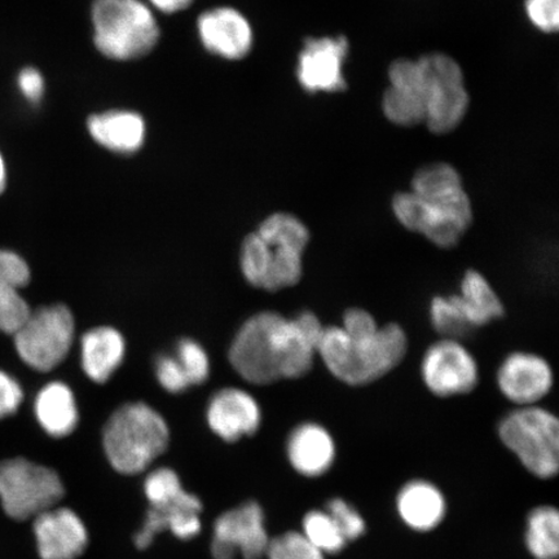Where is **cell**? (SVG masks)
I'll list each match as a JSON object with an SVG mask.
<instances>
[{
	"instance_id": "6da1fadb",
	"label": "cell",
	"mask_w": 559,
	"mask_h": 559,
	"mask_svg": "<svg viewBox=\"0 0 559 559\" xmlns=\"http://www.w3.org/2000/svg\"><path fill=\"white\" fill-rule=\"evenodd\" d=\"M324 326L311 311L295 319L264 311L241 326L229 348V361L245 381L271 384L310 372Z\"/></svg>"
},
{
	"instance_id": "7a4b0ae2",
	"label": "cell",
	"mask_w": 559,
	"mask_h": 559,
	"mask_svg": "<svg viewBox=\"0 0 559 559\" xmlns=\"http://www.w3.org/2000/svg\"><path fill=\"white\" fill-rule=\"evenodd\" d=\"M309 229L297 216L276 213L243 240L241 270L248 283L269 292L290 288L304 274Z\"/></svg>"
},
{
	"instance_id": "3957f363",
	"label": "cell",
	"mask_w": 559,
	"mask_h": 559,
	"mask_svg": "<svg viewBox=\"0 0 559 559\" xmlns=\"http://www.w3.org/2000/svg\"><path fill=\"white\" fill-rule=\"evenodd\" d=\"M407 349V334L391 323L365 338H352L341 326L324 328L318 354L335 379L365 386L400 366Z\"/></svg>"
},
{
	"instance_id": "277c9868",
	"label": "cell",
	"mask_w": 559,
	"mask_h": 559,
	"mask_svg": "<svg viewBox=\"0 0 559 559\" xmlns=\"http://www.w3.org/2000/svg\"><path fill=\"white\" fill-rule=\"evenodd\" d=\"M170 431L163 416L146 403H128L104 426L103 447L118 473L145 472L169 447Z\"/></svg>"
},
{
	"instance_id": "5b68a950",
	"label": "cell",
	"mask_w": 559,
	"mask_h": 559,
	"mask_svg": "<svg viewBox=\"0 0 559 559\" xmlns=\"http://www.w3.org/2000/svg\"><path fill=\"white\" fill-rule=\"evenodd\" d=\"M91 15L95 46L108 59H140L157 45L156 17L140 0H94Z\"/></svg>"
},
{
	"instance_id": "8992f818",
	"label": "cell",
	"mask_w": 559,
	"mask_h": 559,
	"mask_svg": "<svg viewBox=\"0 0 559 559\" xmlns=\"http://www.w3.org/2000/svg\"><path fill=\"white\" fill-rule=\"evenodd\" d=\"M499 438L534 477H556L559 469V423L551 412L537 405L516 408L501 419Z\"/></svg>"
},
{
	"instance_id": "52a82bcc",
	"label": "cell",
	"mask_w": 559,
	"mask_h": 559,
	"mask_svg": "<svg viewBox=\"0 0 559 559\" xmlns=\"http://www.w3.org/2000/svg\"><path fill=\"white\" fill-rule=\"evenodd\" d=\"M393 212L403 227L442 249L456 247L473 222L472 201L465 190L430 199L412 191L397 193Z\"/></svg>"
},
{
	"instance_id": "ba28073f",
	"label": "cell",
	"mask_w": 559,
	"mask_h": 559,
	"mask_svg": "<svg viewBox=\"0 0 559 559\" xmlns=\"http://www.w3.org/2000/svg\"><path fill=\"white\" fill-rule=\"evenodd\" d=\"M64 493V484L51 467L23 457L0 464V502L12 520H34L58 507Z\"/></svg>"
},
{
	"instance_id": "9c48e42d",
	"label": "cell",
	"mask_w": 559,
	"mask_h": 559,
	"mask_svg": "<svg viewBox=\"0 0 559 559\" xmlns=\"http://www.w3.org/2000/svg\"><path fill=\"white\" fill-rule=\"evenodd\" d=\"M74 318L64 305L32 310L13 333L16 353L27 367L50 372L66 360L74 340Z\"/></svg>"
},
{
	"instance_id": "30bf717a",
	"label": "cell",
	"mask_w": 559,
	"mask_h": 559,
	"mask_svg": "<svg viewBox=\"0 0 559 559\" xmlns=\"http://www.w3.org/2000/svg\"><path fill=\"white\" fill-rule=\"evenodd\" d=\"M417 61L424 79V123L435 134H447L464 120L469 107L463 70L450 56L442 53Z\"/></svg>"
},
{
	"instance_id": "8fae6325",
	"label": "cell",
	"mask_w": 559,
	"mask_h": 559,
	"mask_svg": "<svg viewBox=\"0 0 559 559\" xmlns=\"http://www.w3.org/2000/svg\"><path fill=\"white\" fill-rule=\"evenodd\" d=\"M270 540L262 507L247 501L216 519L210 550L214 559H264Z\"/></svg>"
},
{
	"instance_id": "7c38bea8",
	"label": "cell",
	"mask_w": 559,
	"mask_h": 559,
	"mask_svg": "<svg viewBox=\"0 0 559 559\" xmlns=\"http://www.w3.org/2000/svg\"><path fill=\"white\" fill-rule=\"evenodd\" d=\"M421 374L430 393L440 397L469 394L479 380L478 365L469 349L447 338L425 353Z\"/></svg>"
},
{
	"instance_id": "4fadbf2b",
	"label": "cell",
	"mask_w": 559,
	"mask_h": 559,
	"mask_svg": "<svg viewBox=\"0 0 559 559\" xmlns=\"http://www.w3.org/2000/svg\"><path fill=\"white\" fill-rule=\"evenodd\" d=\"M348 44L344 37L311 38L299 53L298 81L309 93H338L346 88L344 62Z\"/></svg>"
},
{
	"instance_id": "5bb4252c",
	"label": "cell",
	"mask_w": 559,
	"mask_h": 559,
	"mask_svg": "<svg viewBox=\"0 0 559 559\" xmlns=\"http://www.w3.org/2000/svg\"><path fill=\"white\" fill-rule=\"evenodd\" d=\"M33 533L40 559H76L88 544L85 523L64 507H53L35 516Z\"/></svg>"
},
{
	"instance_id": "9a60e30c",
	"label": "cell",
	"mask_w": 559,
	"mask_h": 559,
	"mask_svg": "<svg viewBox=\"0 0 559 559\" xmlns=\"http://www.w3.org/2000/svg\"><path fill=\"white\" fill-rule=\"evenodd\" d=\"M498 384L501 394L519 407L535 405L554 388V370L539 355L514 353L502 361Z\"/></svg>"
},
{
	"instance_id": "2e32d148",
	"label": "cell",
	"mask_w": 559,
	"mask_h": 559,
	"mask_svg": "<svg viewBox=\"0 0 559 559\" xmlns=\"http://www.w3.org/2000/svg\"><path fill=\"white\" fill-rule=\"evenodd\" d=\"M206 417L210 429L227 443L254 436L262 423L260 404L248 391L236 388L215 393Z\"/></svg>"
},
{
	"instance_id": "e0dca14e",
	"label": "cell",
	"mask_w": 559,
	"mask_h": 559,
	"mask_svg": "<svg viewBox=\"0 0 559 559\" xmlns=\"http://www.w3.org/2000/svg\"><path fill=\"white\" fill-rule=\"evenodd\" d=\"M198 26L202 45L223 59L240 60L250 52L253 45L249 21L229 7L202 13Z\"/></svg>"
},
{
	"instance_id": "ac0fdd59",
	"label": "cell",
	"mask_w": 559,
	"mask_h": 559,
	"mask_svg": "<svg viewBox=\"0 0 559 559\" xmlns=\"http://www.w3.org/2000/svg\"><path fill=\"white\" fill-rule=\"evenodd\" d=\"M286 456L298 474L307 478H319L332 469L337 457V447L323 425L305 423L290 432Z\"/></svg>"
},
{
	"instance_id": "d6986e66",
	"label": "cell",
	"mask_w": 559,
	"mask_h": 559,
	"mask_svg": "<svg viewBox=\"0 0 559 559\" xmlns=\"http://www.w3.org/2000/svg\"><path fill=\"white\" fill-rule=\"evenodd\" d=\"M201 512L202 502L193 493L169 504L150 507L143 527L135 535L136 547L150 548L155 537L164 531H170L180 540L193 539L201 533Z\"/></svg>"
},
{
	"instance_id": "ffe728a7",
	"label": "cell",
	"mask_w": 559,
	"mask_h": 559,
	"mask_svg": "<svg viewBox=\"0 0 559 559\" xmlns=\"http://www.w3.org/2000/svg\"><path fill=\"white\" fill-rule=\"evenodd\" d=\"M31 267L23 257L0 249V332L15 333L32 311L20 290L31 283Z\"/></svg>"
},
{
	"instance_id": "44dd1931",
	"label": "cell",
	"mask_w": 559,
	"mask_h": 559,
	"mask_svg": "<svg viewBox=\"0 0 559 559\" xmlns=\"http://www.w3.org/2000/svg\"><path fill=\"white\" fill-rule=\"evenodd\" d=\"M396 512L408 528L416 533H430L444 521L447 500L431 481L411 480L396 495Z\"/></svg>"
},
{
	"instance_id": "7402d4cb",
	"label": "cell",
	"mask_w": 559,
	"mask_h": 559,
	"mask_svg": "<svg viewBox=\"0 0 559 559\" xmlns=\"http://www.w3.org/2000/svg\"><path fill=\"white\" fill-rule=\"evenodd\" d=\"M87 129L97 144L122 155L142 148L146 131L143 117L129 110H109L91 116Z\"/></svg>"
},
{
	"instance_id": "603a6c76",
	"label": "cell",
	"mask_w": 559,
	"mask_h": 559,
	"mask_svg": "<svg viewBox=\"0 0 559 559\" xmlns=\"http://www.w3.org/2000/svg\"><path fill=\"white\" fill-rule=\"evenodd\" d=\"M124 353L123 335L115 328H94L81 341L82 368L96 383L108 382L122 365Z\"/></svg>"
},
{
	"instance_id": "cb8c5ba5",
	"label": "cell",
	"mask_w": 559,
	"mask_h": 559,
	"mask_svg": "<svg viewBox=\"0 0 559 559\" xmlns=\"http://www.w3.org/2000/svg\"><path fill=\"white\" fill-rule=\"evenodd\" d=\"M34 414L40 428L52 438L72 435L80 421L74 393L64 382H50L39 390Z\"/></svg>"
},
{
	"instance_id": "d4e9b609",
	"label": "cell",
	"mask_w": 559,
	"mask_h": 559,
	"mask_svg": "<svg viewBox=\"0 0 559 559\" xmlns=\"http://www.w3.org/2000/svg\"><path fill=\"white\" fill-rule=\"evenodd\" d=\"M457 297L474 328L485 326L500 319L506 312L504 305L491 284L478 271L466 272Z\"/></svg>"
},
{
	"instance_id": "484cf974",
	"label": "cell",
	"mask_w": 559,
	"mask_h": 559,
	"mask_svg": "<svg viewBox=\"0 0 559 559\" xmlns=\"http://www.w3.org/2000/svg\"><path fill=\"white\" fill-rule=\"evenodd\" d=\"M524 544L535 559H557L559 555V513L555 507L542 506L531 510Z\"/></svg>"
},
{
	"instance_id": "4316f807",
	"label": "cell",
	"mask_w": 559,
	"mask_h": 559,
	"mask_svg": "<svg viewBox=\"0 0 559 559\" xmlns=\"http://www.w3.org/2000/svg\"><path fill=\"white\" fill-rule=\"evenodd\" d=\"M430 320L435 330L447 340L459 341L475 330L469 319H467L457 296L432 299Z\"/></svg>"
},
{
	"instance_id": "83f0119b",
	"label": "cell",
	"mask_w": 559,
	"mask_h": 559,
	"mask_svg": "<svg viewBox=\"0 0 559 559\" xmlns=\"http://www.w3.org/2000/svg\"><path fill=\"white\" fill-rule=\"evenodd\" d=\"M307 540L314 548L323 551L325 556L341 554L348 544L345 536L342 535L337 524L326 510H311L304 516L302 530H300Z\"/></svg>"
},
{
	"instance_id": "f1b7e54d",
	"label": "cell",
	"mask_w": 559,
	"mask_h": 559,
	"mask_svg": "<svg viewBox=\"0 0 559 559\" xmlns=\"http://www.w3.org/2000/svg\"><path fill=\"white\" fill-rule=\"evenodd\" d=\"M383 114L400 126H416L425 122V99L416 91L390 86L383 95Z\"/></svg>"
},
{
	"instance_id": "f546056e",
	"label": "cell",
	"mask_w": 559,
	"mask_h": 559,
	"mask_svg": "<svg viewBox=\"0 0 559 559\" xmlns=\"http://www.w3.org/2000/svg\"><path fill=\"white\" fill-rule=\"evenodd\" d=\"M464 188L463 179L453 166L435 164L419 169L412 180V192L419 198H436Z\"/></svg>"
},
{
	"instance_id": "4dcf8cb0",
	"label": "cell",
	"mask_w": 559,
	"mask_h": 559,
	"mask_svg": "<svg viewBox=\"0 0 559 559\" xmlns=\"http://www.w3.org/2000/svg\"><path fill=\"white\" fill-rule=\"evenodd\" d=\"M264 559H326V556L314 548L300 531H288L272 537Z\"/></svg>"
},
{
	"instance_id": "1f68e13d",
	"label": "cell",
	"mask_w": 559,
	"mask_h": 559,
	"mask_svg": "<svg viewBox=\"0 0 559 559\" xmlns=\"http://www.w3.org/2000/svg\"><path fill=\"white\" fill-rule=\"evenodd\" d=\"M175 358L183 368L191 386H198V384H202L209 379V356L199 342L190 338L179 341Z\"/></svg>"
},
{
	"instance_id": "d6a6232c",
	"label": "cell",
	"mask_w": 559,
	"mask_h": 559,
	"mask_svg": "<svg viewBox=\"0 0 559 559\" xmlns=\"http://www.w3.org/2000/svg\"><path fill=\"white\" fill-rule=\"evenodd\" d=\"M325 510L337 524L347 543L358 540L366 534L367 522L365 516L345 499H332L328 502Z\"/></svg>"
},
{
	"instance_id": "836d02e7",
	"label": "cell",
	"mask_w": 559,
	"mask_h": 559,
	"mask_svg": "<svg viewBox=\"0 0 559 559\" xmlns=\"http://www.w3.org/2000/svg\"><path fill=\"white\" fill-rule=\"evenodd\" d=\"M156 376L160 386L171 394H180L191 388L183 368L175 356H159L156 362Z\"/></svg>"
},
{
	"instance_id": "e575fe53",
	"label": "cell",
	"mask_w": 559,
	"mask_h": 559,
	"mask_svg": "<svg viewBox=\"0 0 559 559\" xmlns=\"http://www.w3.org/2000/svg\"><path fill=\"white\" fill-rule=\"evenodd\" d=\"M527 16L537 29L556 33L559 26V0H526Z\"/></svg>"
},
{
	"instance_id": "d590c367",
	"label": "cell",
	"mask_w": 559,
	"mask_h": 559,
	"mask_svg": "<svg viewBox=\"0 0 559 559\" xmlns=\"http://www.w3.org/2000/svg\"><path fill=\"white\" fill-rule=\"evenodd\" d=\"M23 402V386L15 377L0 369V419L15 415Z\"/></svg>"
},
{
	"instance_id": "8d00e7d4",
	"label": "cell",
	"mask_w": 559,
	"mask_h": 559,
	"mask_svg": "<svg viewBox=\"0 0 559 559\" xmlns=\"http://www.w3.org/2000/svg\"><path fill=\"white\" fill-rule=\"evenodd\" d=\"M342 330L352 338H365L379 331V324L368 311L362 309H349L344 314Z\"/></svg>"
},
{
	"instance_id": "74e56055",
	"label": "cell",
	"mask_w": 559,
	"mask_h": 559,
	"mask_svg": "<svg viewBox=\"0 0 559 559\" xmlns=\"http://www.w3.org/2000/svg\"><path fill=\"white\" fill-rule=\"evenodd\" d=\"M17 86L21 95L32 104H38L45 95V79L38 69L27 67L20 70Z\"/></svg>"
},
{
	"instance_id": "f35d334b",
	"label": "cell",
	"mask_w": 559,
	"mask_h": 559,
	"mask_svg": "<svg viewBox=\"0 0 559 559\" xmlns=\"http://www.w3.org/2000/svg\"><path fill=\"white\" fill-rule=\"evenodd\" d=\"M150 2L160 12L175 13L186 10L193 0H150Z\"/></svg>"
},
{
	"instance_id": "ab89813d",
	"label": "cell",
	"mask_w": 559,
	"mask_h": 559,
	"mask_svg": "<svg viewBox=\"0 0 559 559\" xmlns=\"http://www.w3.org/2000/svg\"><path fill=\"white\" fill-rule=\"evenodd\" d=\"M7 187V167H5V160L2 155V152H0V194H2Z\"/></svg>"
}]
</instances>
